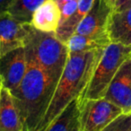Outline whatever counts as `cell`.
Listing matches in <instances>:
<instances>
[{
	"label": "cell",
	"instance_id": "17",
	"mask_svg": "<svg viewBox=\"0 0 131 131\" xmlns=\"http://www.w3.org/2000/svg\"><path fill=\"white\" fill-rule=\"evenodd\" d=\"M102 131H131V113H122Z\"/></svg>",
	"mask_w": 131,
	"mask_h": 131
},
{
	"label": "cell",
	"instance_id": "13",
	"mask_svg": "<svg viewBox=\"0 0 131 131\" xmlns=\"http://www.w3.org/2000/svg\"><path fill=\"white\" fill-rule=\"evenodd\" d=\"M45 131H80V103L75 98L49 124Z\"/></svg>",
	"mask_w": 131,
	"mask_h": 131
},
{
	"label": "cell",
	"instance_id": "7",
	"mask_svg": "<svg viewBox=\"0 0 131 131\" xmlns=\"http://www.w3.org/2000/svg\"><path fill=\"white\" fill-rule=\"evenodd\" d=\"M112 11L107 0H94L91 10L81 21L75 33L97 38L109 37L107 28Z\"/></svg>",
	"mask_w": 131,
	"mask_h": 131
},
{
	"label": "cell",
	"instance_id": "16",
	"mask_svg": "<svg viewBox=\"0 0 131 131\" xmlns=\"http://www.w3.org/2000/svg\"><path fill=\"white\" fill-rule=\"evenodd\" d=\"M47 0H15L8 13L22 24H31L34 12Z\"/></svg>",
	"mask_w": 131,
	"mask_h": 131
},
{
	"label": "cell",
	"instance_id": "11",
	"mask_svg": "<svg viewBox=\"0 0 131 131\" xmlns=\"http://www.w3.org/2000/svg\"><path fill=\"white\" fill-rule=\"evenodd\" d=\"M107 31L111 42L131 46V6L120 12L112 11Z\"/></svg>",
	"mask_w": 131,
	"mask_h": 131
},
{
	"label": "cell",
	"instance_id": "3",
	"mask_svg": "<svg viewBox=\"0 0 131 131\" xmlns=\"http://www.w3.org/2000/svg\"><path fill=\"white\" fill-rule=\"evenodd\" d=\"M26 59L40 67L51 79L58 83L68 62V46L55 32H43L29 24L24 44Z\"/></svg>",
	"mask_w": 131,
	"mask_h": 131
},
{
	"label": "cell",
	"instance_id": "6",
	"mask_svg": "<svg viewBox=\"0 0 131 131\" xmlns=\"http://www.w3.org/2000/svg\"><path fill=\"white\" fill-rule=\"evenodd\" d=\"M104 98L120 108L123 113H131V57L120 66Z\"/></svg>",
	"mask_w": 131,
	"mask_h": 131
},
{
	"label": "cell",
	"instance_id": "8",
	"mask_svg": "<svg viewBox=\"0 0 131 131\" xmlns=\"http://www.w3.org/2000/svg\"><path fill=\"white\" fill-rule=\"evenodd\" d=\"M27 70L24 47H20L0 58V78L2 85L10 92L15 90L23 81Z\"/></svg>",
	"mask_w": 131,
	"mask_h": 131
},
{
	"label": "cell",
	"instance_id": "24",
	"mask_svg": "<svg viewBox=\"0 0 131 131\" xmlns=\"http://www.w3.org/2000/svg\"><path fill=\"white\" fill-rule=\"evenodd\" d=\"M0 81H1V78H0Z\"/></svg>",
	"mask_w": 131,
	"mask_h": 131
},
{
	"label": "cell",
	"instance_id": "22",
	"mask_svg": "<svg viewBox=\"0 0 131 131\" xmlns=\"http://www.w3.org/2000/svg\"><path fill=\"white\" fill-rule=\"evenodd\" d=\"M107 1H108V3L111 5V7L114 8L115 5H116V3H117V1H118V0H107Z\"/></svg>",
	"mask_w": 131,
	"mask_h": 131
},
{
	"label": "cell",
	"instance_id": "12",
	"mask_svg": "<svg viewBox=\"0 0 131 131\" xmlns=\"http://www.w3.org/2000/svg\"><path fill=\"white\" fill-rule=\"evenodd\" d=\"M24 127L11 92L2 86L0 91V131H23Z\"/></svg>",
	"mask_w": 131,
	"mask_h": 131
},
{
	"label": "cell",
	"instance_id": "19",
	"mask_svg": "<svg viewBox=\"0 0 131 131\" xmlns=\"http://www.w3.org/2000/svg\"><path fill=\"white\" fill-rule=\"evenodd\" d=\"M130 6H131V0H118L114 8H113V11L120 12L125 9H127Z\"/></svg>",
	"mask_w": 131,
	"mask_h": 131
},
{
	"label": "cell",
	"instance_id": "21",
	"mask_svg": "<svg viewBox=\"0 0 131 131\" xmlns=\"http://www.w3.org/2000/svg\"><path fill=\"white\" fill-rule=\"evenodd\" d=\"M56 1L58 4V6H59V7L61 8L65 4H67L68 2H71V1H74V0H56Z\"/></svg>",
	"mask_w": 131,
	"mask_h": 131
},
{
	"label": "cell",
	"instance_id": "5",
	"mask_svg": "<svg viewBox=\"0 0 131 131\" xmlns=\"http://www.w3.org/2000/svg\"><path fill=\"white\" fill-rule=\"evenodd\" d=\"M80 103V131H102L117 117L122 110L107 101L84 100Z\"/></svg>",
	"mask_w": 131,
	"mask_h": 131
},
{
	"label": "cell",
	"instance_id": "2",
	"mask_svg": "<svg viewBox=\"0 0 131 131\" xmlns=\"http://www.w3.org/2000/svg\"><path fill=\"white\" fill-rule=\"evenodd\" d=\"M27 60L20 85L11 92L21 118L23 131H35L43 118L58 85L37 64Z\"/></svg>",
	"mask_w": 131,
	"mask_h": 131
},
{
	"label": "cell",
	"instance_id": "18",
	"mask_svg": "<svg viewBox=\"0 0 131 131\" xmlns=\"http://www.w3.org/2000/svg\"><path fill=\"white\" fill-rule=\"evenodd\" d=\"M77 6H78V0H74V1L65 4L60 8V10H61V19H60L59 24L65 23L69 17H71L75 14V12L77 9Z\"/></svg>",
	"mask_w": 131,
	"mask_h": 131
},
{
	"label": "cell",
	"instance_id": "14",
	"mask_svg": "<svg viewBox=\"0 0 131 131\" xmlns=\"http://www.w3.org/2000/svg\"><path fill=\"white\" fill-rule=\"evenodd\" d=\"M93 3H94V0H78V6L75 14L65 23L59 24L58 30L55 32L57 37L61 41L67 43L70 37L75 32V30L81 21L91 10Z\"/></svg>",
	"mask_w": 131,
	"mask_h": 131
},
{
	"label": "cell",
	"instance_id": "23",
	"mask_svg": "<svg viewBox=\"0 0 131 131\" xmlns=\"http://www.w3.org/2000/svg\"><path fill=\"white\" fill-rule=\"evenodd\" d=\"M2 82H1V81H0V91H1V88H2Z\"/></svg>",
	"mask_w": 131,
	"mask_h": 131
},
{
	"label": "cell",
	"instance_id": "1",
	"mask_svg": "<svg viewBox=\"0 0 131 131\" xmlns=\"http://www.w3.org/2000/svg\"><path fill=\"white\" fill-rule=\"evenodd\" d=\"M103 51L104 49H99L83 53H69L49 108L35 131H45L74 99L83 94Z\"/></svg>",
	"mask_w": 131,
	"mask_h": 131
},
{
	"label": "cell",
	"instance_id": "20",
	"mask_svg": "<svg viewBox=\"0 0 131 131\" xmlns=\"http://www.w3.org/2000/svg\"><path fill=\"white\" fill-rule=\"evenodd\" d=\"M15 0H0V13L7 12Z\"/></svg>",
	"mask_w": 131,
	"mask_h": 131
},
{
	"label": "cell",
	"instance_id": "15",
	"mask_svg": "<svg viewBox=\"0 0 131 131\" xmlns=\"http://www.w3.org/2000/svg\"><path fill=\"white\" fill-rule=\"evenodd\" d=\"M111 43L109 37L97 38L74 33L67 41L69 53H83L99 49H105Z\"/></svg>",
	"mask_w": 131,
	"mask_h": 131
},
{
	"label": "cell",
	"instance_id": "9",
	"mask_svg": "<svg viewBox=\"0 0 131 131\" xmlns=\"http://www.w3.org/2000/svg\"><path fill=\"white\" fill-rule=\"evenodd\" d=\"M30 24H22L8 12L0 13V58L24 47Z\"/></svg>",
	"mask_w": 131,
	"mask_h": 131
},
{
	"label": "cell",
	"instance_id": "4",
	"mask_svg": "<svg viewBox=\"0 0 131 131\" xmlns=\"http://www.w3.org/2000/svg\"><path fill=\"white\" fill-rule=\"evenodd\" d=\"M131 57V46L111 42L104 49L102 56L93 72L88 85L78 98L84 100H98L104 98L109 84L120 66Z\"/></svg>",
	"mask_w": 131,
	"mask_h": 131
},
{
	"label": "cell",
	"instance_id": "10",
	"mask_svg": "<svg viewBox=\"0 0 131 131\" xmlns=\"http://www.w3.org/2000/svg\"><path fill=\"white\" fill-rule=\"evenodd\" d=\"M61 10L56 0H47L36 11L31 24L43 32H56L60 24Z\"/></svg>",
	"mask_w": 131,
	"mask_h": 131
}]
</instances>
